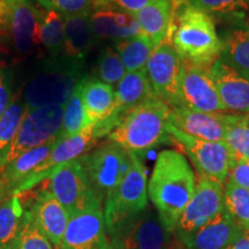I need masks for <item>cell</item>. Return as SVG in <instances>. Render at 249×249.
I'll list each match as a JSON object with an SVG mask.
<instances>
[{
  "label": "cell",
  "instance_id": "cell-13",
  "mask_svg": "<svg viewBox=\"0 0 249 249\" xmlns=\"http://www.w3.org/2000/svg\"><path fill=\"white\" fill-rule=\"evenodd\" d=\"M182 59L172 43L166 38L156 46L145 66L149 83L157 98L171 108L181 107L180 76Z\"/></svg>",
  "mask_w": 249,
  "mask_h": 249
},
{
  "label": "cell",
  "instance_id": "cell-33",
  "mask_svg": "<svg viewBox=\"0 0 249 249\" xmlns=\"http://www.w3.org/2000/svg\"><path fill=\"white\" fill-rule=\"evenodd\" d=\"M27 111L22 99L14 98L0 117V152L4 151L14 140Z\"/></svg>",
  "mask_w": 249,
  "mask_h": 249
},
{
  "label": "cell",
  "instance_id": "cell-29",
  "mask_svg": "<svg viewBox=\"0 0 249 249\" xmlns=\"http://www.w3.org/2000/svg\"><path fill=\"white\" fill-rule=\"evenodd\" d=\"M155 48L154 43L142 34L114 42V49L119 54L127 73L145 70Z\"/></svg>",
  "mask_w": 249,
  "mask_h": 249
},
{
  "label": "cell",
  "instance_id": "cell-19",
  "mask_svg": "<svg viewBox=\"0 0 249 249\" xmlns=\"http://www.w3.org/2000/svg\"><path fill=\"white\" fill-rule=\"evenodd\" d=\"M218 95L227 112L249 113V77L218 59L211 66Z\"/></svg>",
  "mask_w": 249,
  "mask_h": 249
},
{
  "label": "cell",
  "instance_id": "cell-43",
  "mask_svg": "<svg viewBox=\"0 0 249 249\" xmlns=\"http://www.w3.org/2000/svg\"><path fill=\"white\" fill-rule=\"evenodd\" d=\"M248 12H249V0H248Z\"/></svg>",
  "mask_w": 249,
  "mask_h": 249
},
{
  "label": "cell",
  "instance_id": "cell-11",
  "mask_svg": "<svg viewBox=\"0 0 249 249\" xmlns=\"http://www.w3.org/2000/svg\"><path fill=\"white\" fill-rule=\"evenodd\" d=\"M110 239L112 249H186L176 233L164 225L157 211L149 207Z\"/></svg>",
  "mask_w": 249,
  "mask_h": 249
},
{
  "label": "cell",
  "instance_id": "cell-27",
  "mask_svg": "<svg viewBox=\"0 0 249 249\" xmlns=\"http://www.w3.org/2000/svg\"><path fill=\"white\" fill-rule=\"evenodd\" d=\"M220 59L249 77V27L242 26L224 31Z\"/></svg>",
  "mask_w": 249,
  "mask_h": 249
},
{
  "label": "cell",
  "instance_id": "cell-32",
  "mask_svg": "<svg viewBox=\"0 0 249 249\" xmlns=\"http://www.w3.org/2000/svg\"><path fill=\"white\" fill-rule=\"evenodd\" d=\"M176 4H183L197 8L213 17L244 18L248 12V0H173Z\"/></svg>",
  "mask_w": 249,
  "mask_h": 249
},
{
  "label": "cell",
  "instance_id": "cell-10",
  "mask_svg": "<svg viewBox=\"0 0 249 249\" xmlns=\"http://www.w3.org/2000/svg\"><path fill=\"white\" fill-rule=\"evenodd\" d=\"M167 134L188 156L198 176L207 177L220 185L226 182L235 154L226 142L196 139L167 124Z\"/></svg>",
  "mask_w": 249,
  "mask_h": 249
},
{
  "label": "cell",
  "instance_id": "cell-12",
  "mask_svg": "<svg viewBox=\"0 0 249 249\" xmlns=\"http://www.w3.org/2000/svg\"><path fill=\"white\" fill-rule=\"evenodd\" d=\"M224 210L225 204L222 185L207 177L198 176L194 194L182 211L174 230L177 238L185 246V242L192 235L209 224Z\"/></svg>",
  "mask_w": 249,
  "mask_h": 249
},
{
  "label": "cell",
  "instance_id": "cell-39",
  "mask_svg": "<svg viewBox=\"0 0 249 249\" xmlns=\"http://www.w3.org/2000/svg\"><path fill=\"white\" fill-rule=\"evenodd\" d=\"M14 71L11 65L0 57V117L12 102Z\"/></svg>",
  "mask_w": 249,
  "mask_h": 249
},
{
  "label": "cell",
  "instance_id": "cell-20",
  "mask_svg": "<svg viewBox=\"0 0 249 249\" xmlns=\"http://www.w3.org/2000/svg\"><path fill=\"white\" fill-rule=\"evenodd\" d=\"M231 216L224 210L209 224L198 230L185 242L186 249H225L242 234Z\"/></svg>",
  "mask_w": 249,
  "mask_h": 249
},
{
  "label": "cell",
  "instance_id": "cell-41",
  "mask_svg": "<svg viewBox=\"0 0 249 249\" xmlns=\"http://www.w3.org/2000/svg\"><path fill=\"white\" fill-rule=\"evenodd\" d=\"M225 249H249V232H244Z\"/></svg>",
  "mask_w": 249,
  "mask_h": 249
},
{
  "label": "cell",
  "instance_id": "cell-15",
  "mask_svg": "<svg viewBox=\"0 0 249 249\" xmlns=\"http://www.w3.org/2000/svg\"><path fill=\"white\" fill-rule=\"evenodd\" d=\"M58 139V143L51 151V154L49 155V157L15 188L12 195L29 192L39 182L49 179L59 166L76 160L90 151V149L95 145L98 140L95 135V124H90L82 132L71 136V138Z\"/></svg>",
  "mask_w": 249,
  "mask_h": 249
},
{
  "label": "cell",
  "instance_id": "cell-4",
  "mask_svg": "<svg viewBox=\"0 0 249 249\" xmlns=\"http://www.w3.org/2000/svg\"><path fill=\"white\" fill-rule=\"evenodd\" d=\"M170 113L171 107L164 101L149 99L121 118L107 140L138 156L170 138L166 130Z\"/></svg>",
  "mask_w": 249,
  "mask_h": 249
},
{
  "label": "cell",
  "instance_id": "cell-35",
  "mask_svg": "<svg viewBox=\"0 0 249 249\" xmlns=\"http://www.w3.org/2000/svg\"><path fill=\"white\" fill-rule=\"evenodd\" d=\"M236 156L249 160V113H231L225 141Z\"/></svg>",
  "mask_w": 249,
  "mask_h": 249
},
{
  "label": "cell",
  "instance_id": "cell-5",
  "mask_svg": "<svg viewBox=\"0 0 249 249\" xmlns=\"http://www.w3.org/2000/svg\"><path fill=\"white\" fill-rule=\"evenodd\" d=\"M148 205V182L144 165L133 154L132 166L104 201V220L108 235L143 213Z\"/></svg>",
  "mask_w": 249,
  "mask_h": 249
},
{
  "label": "cell",
  "instance_id": "cell-9",
  "mask_svg": "<svg viewBox=\"0 0 249 249\" xmlns=\"http://www.w3.org/2000/svg\"><path fill=\"white\" fill-rule=\"evenodd\" d=\"M49 191L67 211L70 218L87 211L102 209L80 157L61 165L49 178Z\"/></svg>",
  "mask_w": 249,
  "mask_h": 249
},
{
  "label": "cell",
  "instance_id": "cell-25",
  "mask_svg": "<svg viewBox=\"0 0 249 249\" xmlns=\"http://www.w3.org/2000/svg\"><path fill=\"white\" fill-rule=\"evenodd\" d=\"M58 138L20 155L2 170L0 177L7 187L8 195H12L15 188L49 157L58 143Z\"/></svg>",
  "mask_w": 249,
  "mask_h": 249
},
{
  "label": "cell",
  "instance_id": "cell-36",
  "mask_svg": "<svg viewBox=\"0 0 249 249\" xmlns=\"http://www.w3.org/2000/svg\"><path fill=\"white\" fill-rule=\"evenodd\" d=\"M18 249H57L43 234L39 227L37 226L33 214L28 209L26 213V224Z\"/></svg>",
  "mask_w": 249,
  "mask_h": 249
},
{
  "label": "cell",
  "instance_id": "cell-38",
  "mask_svg": "<svg viewBox=\"0 0 249 249\" xmlns=\"http://www.w3.org/2000/svg\"><path fill=\"white\" fill-rule=\"evenodd\" d=\"M156 0H92V11H116L135 15Z\"/></svg>",
  "mask_w": 249,
  "mask_h": 249
},
{
  "label": "cell",
  "instance_id": "cell-2",
  "mask_svg": "<svg viewBox=\"0 0 249 249\" xmlns=\"http://www.w3.org/2000/svg\"><path fill=\"white\" fill-rule=\"evenodd\" d=\"M87 77L85 59L66 54L46 55L24 82L21 99L28 110L53 105L64 107Z\"/></svg>",
  "mask_w": 249,
  "mask_h": 249
},
{
  "label": "cell",
  "instance_id": "cell-42",
  "mask_svg": "<svg viewBox=\"0 0 249 249\" xmlns=\"http://www.w3.org/2000/svg\"><path fill=\"white\" fill-rule=\"evenodd\" d=\"M8 195V191H7V187H6L5 182L2 181L1 177H0V204H1V202L5 200L6 197H7Z\"/></svg>",
  "mask_w": 249,
  "mask_h": 249
},
{
  "label": "cell",
  "instance_id": "cell-21",
  "mask_svg": "<svg viewBox=\"0 0 249 249\" xmlns=\"http://www.w3.org/2000/svg\"><path fill=\"white\" fill-rule=\"evenodd\" d=\"M81 97L90 123L107 121L116 108V91L112 86L97 79H87L81 83Z\"/></svg>",
  "mask_w": 249,
  "mask_h": 249
},
{
  "label": "cell",
  "instance_id": "cell-37",
  "mask_svg": "<svg viewBox=\"0 0 249 249\" xmlns=\"http://www.w3.org/2000/svg\"><path fill=\"white\" fill-rule=\"evenodd\" d=\"M40 7L58 12L64 17L88 14L92 12V0H35Z\"/></svg>",
  "mask_w": 249,
  "mask_h": 249
},
{
  "label": "cell",
  "instance_id": "cell-40",
  "mask_svg": "<svg viewBox=\"0 0 249 249\" xmlns=\"http://www.w3.org/2000/svg\"><path fill=\"white\" fill-rule=\"evenodd\" d=\"M226 181L249 191V160L235 155L230 167Z\"/></svg>",
  "mask_w": 249,
  "mask_h": 249
},
{
  "label": "cell",
  "instance_id": "cell-8",
  "mask_svg": "<svg viewBox=\"0 0 249 249\" xmlns=\"http://www.w3.org/2000/svg\"><path fill=\"white\" fill-rule=\"evenodd\" d=\"M39 5L31 0H17L9 8L0 31V43L15 61L27 60L39 48Z\"/></svg>",
  "mask_w": 249,
  "mask_h": 249
},
{
  "label": "cell",
  "instance_id": "cell-3",
  "mask_svg": "<svg viewBox=\"0 0 249 249\" xmlns=\"http://www.w3.org/2000/svg\"><path fill=\"white\" fill-rule=\"evenodd\" d=\"M174 4V2H173ZM166 38L182 60L211 67L223 51L213 18L200 9L174 4V14Z\"/></svg>",
  "mask_w": 249,
  "mask_h": 249
},
{
  "label": "cell",
  "instance_id": "cell-30",
  "mask_svg": "<svg viewBox=\"0 0 249 249\" xmlns=\"http://www.w3.org/2000/svg\"><path fill=\"white\" fill-rule=\"evenodd\" d=\"M224 204L242 232H249V191L226 181L224 188Z\"/></svg>",
  "mask_w": 249,
  "mask_h": 249
},
{
  "label": "cell",
  "instance_id": "cell-6",
  "mask_svg": "<svg viewBox=\"0 0 249 249\" xmlns=\"http://www.w3.org/2000/svg\"><path fill=\"white\" fill-rule=\"evenodd\" d=\"M93 193L103 204L107 196L126 177L133 161V154L107 140L101 145L80 157Z\"/></svg>",
  "mask_w": 249,
  "mask_h": 249
},
{
  "label": "cell",
  "instance_id": "cell-44",
  "mask_svg": "<svg viewBox=\"0 0 249 249\" xmlns=\"http://www.w3.org/2000/svg\"><path fill=\"white\" fill-rule=\"evenodd\" d=\"M9 1H17V0H9Z\"/></svg>",
  "mask_w": 249,
  "mask_h": 249
},
{
  "label": "cell",
  "instance_id": "cell-34",
  "mask_svg": "<svg viewBox=\"0 0 249 249\" xmlns=\"http://www.w3.org/2000/svg\"><path fill=\"white\" fill-rule=\"evenodd\" d=\"M126 73L127 71L116 49L111 46H105L102 49L96 61V75L98 80L110 86L118 85Z\"/></svg>",
  "mask_w": 249,
  "mask_h": 249
},
{
  "label": "cell",
  "instance_id": "cell-31",
  "mask_svg": "<svg viewBox=\"0 0 249 249\" xmlns=\"http://www.w3.org/2000/svg\"><path fill=\"white\" fill-rule=\"evenodd\" d=\"M91 124L86 113L85 105L81 97V85L77 87L68 102L64 105L62 114V127L59 134L60 139H68L82 132Z\"/></svg>",
  "mask_w": 249,
  "mask_h": 249
},
{
  "label": "cell",
  "instance_id": "cell-14",
  "mask_svg": "<svg viewBox=\"0 0 249 249\" xmlns=\"http://www.w3.org/2000/svg\"><path fill=\"white\" fill-rule=\"evenodd\" d=\"M180 99L183 107L207 113H227L218 95L211 67L182 60Z\"/></svg>",
  "mask_w": 249,
  "mask_h": 249
},
{
  "label": "cell",
  "instance_id": "cell-1",
  "mask_svg": "<svg viewBox=\"0 0 249 249\" xmlns=\"http://www.w3.org/2000/svg\"><path fill=\"white\" fill-rule=\"evenodd\" d=\"M195 185L194 171L185 155L172 149L158 155L148 182V196L169 231L176 230Z\"/></svg>",
  "mask_w": 249,
  "mask_h": 249
},
{
  "label": "cell",
  "instance_id": "cell-26",
  "mask_svg": "<svg viewBox=\"0 0 249 249\" xmlns=\"http://www.w3.org/2000/svg\"><path fill=\"white\" fill-rule=\"evenodd\" d=\"M64 18V54L71 58L85 59L93 46L97 44L90 21V13Z\"/></svg>",
  "mask_w": 249,
  "mask_h": 249
},
{
  "label": "cell",
  "instance_id": "cell-24",
  "mask_svg": "<svg viewBox=\"0 0 249 249\" xmlns=\"http://www.w3.org/2000/svg\"><path fill=\"white\" fill-rule=\"evenodd\" d=\"M26 205L20 194L9 195L0 204V249H18L24 224Z\"/></svg>",
  "mask_w": 249,
  "mask_h": 249
},
{
  "label": "cell",
  "instance_id": "cell-16",
  "mask_svg": "<svg viewBox=\"0 0 249 249\" xmlns=\"http://www.w3.org/2000/svg\"><path fill=\"white\" fill-rule=\"evenodd\" d=\"M59 249H112L102 209L70 218Z\"/></svg>",
  "mask_w": 249,
  "mask_h": 249
},
{
  "label": "cell",
  "instance_id": "cell-22",
  "mask_svg": "<svg viewBox=\"0 0 249 249\" xmlns=\"http://www.w3.org/2000/svg\"><path fill=\"white\" fill-rule=\"evenodd\" d=\"M90 21L97 43L103 39L114 42L141 34L134 15L116 11H92Z\"/></svg>",
  "mask_w": 249,
  "mask_h": 249
},
{
  "label": "cell",
  "instance_id": "cell-17",
  "mask_svg": "<svg viewBox=\"0 0 249 249\" xmlns=\"http://www.w3.org/2000/svg\"><path fill=\"white\" fill-rule=\"evenodd\" d=\"M231 113H207L187 107L171 108L169 124L193 138L225 141Z\"/></svg>",
  "mask_w": 249,
  "mask_h": 249
},
{
  "label": "cell",
  "instance_id": "cell-7",
  "mask_svg": "<svg viewBox=\"0 0 249 249\" xmlns=\"http://www.w3.org/2000/svg\"><path fill=\"white\" fill-rule=\"evenodd\" d=\"M64 107L28 110L13 141L0 152V173L18 156L57 139L61 132Z\"/></svg>",
  "mask_w": 249,
  "mask_h": 249
},
{
  "label": "cell",
  "instance_id": "cell-28",
  "mask_svg": "<svg viewBox=\"0 0 249 249\" xmlns=\"http://www.w3.org/2000/svg\"><path fill=\"white\" fill-rule=\"evenodd\" d=\"M39 44L50 57L64 54V15L59 14L58 12L52 11V9L40 7Z\"/></svg>",
  "mask_w": 249,
  "mask_h": 249
},
{
  "label": "cell",
  "instance_id": "cell-23",
  "mask_svg": "<svg viewBox=\"0 0 249 249\" xmlns=\"http://www.w3.org/2000/svg\"><path fill=\"white\" fill-rule=\"evenodd\" d=\"M174 14L173 0H156L134 15L143 36L155 46L166 39Z\"/></svg>",
  "mask_w": 249,
  "mask_h": 249
},
{
  "label": "cell",
  "instance_id": "cell-18",
  "mask_svg": "<svg viewBox=\"0 0 249 249\" xmlns=\"http://www.w3.org/2000/svg\"><path fill=\"white\" fill-rule=\"evenodd\" d=\"M23 203L33 214L43 234L55 248H60L62 238L70 222L66 209L59 203L52 193L45 188L31 195L28 201L23 200Z\"/></svg>",
  "mask_w": 249,
  "mask_h": 249
}]
</instances>
